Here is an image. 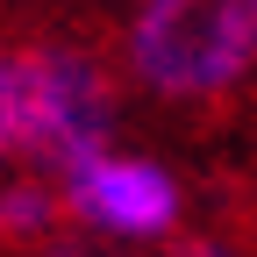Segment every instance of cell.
<instances>
[{
	"label": "cell",
	"mask_w": 257,
	"mask_h": 257,
	"mask_svg": "<svg viewBox=\"0 0 257 257\" xmlns=\"http://www.w3.org/2000/svg\"><path fill=\"white\" fill-rule=\"evenodd\" d=\"M128 72L165 100H214L257 72V0H143Z\"/></svg>",
	"instance_id": "1"
},
{
	"label": "cell",
	"mask_w": 257,
	"mask_h": 257,
	"mask_svg": "<svg viewBox=\"0 0 257 257\" xmlns=\"http://www.w3.org/2000/svg\"><path fill=\"white\" fill-rule=\"evenodd\" d=\"M114 136V93L79 50H15V165L72 172Z\"/></svg>",
	"instance_id": "2"
},
{
	"label": "cell",
	"mask_w": 257,
	"mask_h": 257,
	"mask_svg": "<svg viewBox=\"0 0 257 257\" xmlns=\"http://www.w3.org/2000/svg\"><path fill=\"white\" fill-rule=\"evenodd\" d=\"M57 200L72 214V229L114 236V243H165L179 229L186 193L157 157H128V150H93L72 172H57Z\"/></svg>",
	"instance_id": "3"
},
{
	"label": "cell",
	"mask_w": 257,
	"mask_h": 257,
	"mask_svg": "<svg viewBox=\"0 0 257 257\" xmlns=\"http://www.w3.org/2000/svg\"><path fill=\"white\" fill-rule=\"evenodd\" d=\"M57 179L50 172H22V179H0V243H22V250H36L50 229H57Z\"/></svg>",
	"instance_id": "4"
},
{
	"label": "cell",
	"mask_w": 257,
	"mask_h": 257,
	"mask_svg": "<svg viewBox=\"0 0 257 257\" xmlns=\"http://www.w3.org/2000/svg\"><path fill=\"white\" fill-rule=\"evenodd\" d=\"M36 257H143V243H114V236H93V229H72V236H43Z\"/></svg>",
	"instance_id": "5"
},
{
	"label": "cell",
	"mask_w": 257,
	"mask_h": 257,
	"mask_svg": "<svg viewBox=\"0 0 257 257\" xmlns=\"http://www.w3.org/2000/svg\"><path fill=\"white\" fill-rule=\"evenodd\" d=\"M0 165H15V50H0Z\"/></svg>",
	"instance_id": "6"
},
{
	"label": "cell",
	"mask_w": 257,
	"mask_h": 257,
	"mask_svg": "<svg viewBox=\"0 0 257 257\" xmlns=\"http://www.w3.org/2000/svg\"><path fill=\"white\" fill-rule=\"evenodd\" d=\"M172 243V236H165ZM165 257H236V243H221V236H179Z\"/></svg>",
	"instance_id": "7"
}]
</instances>
